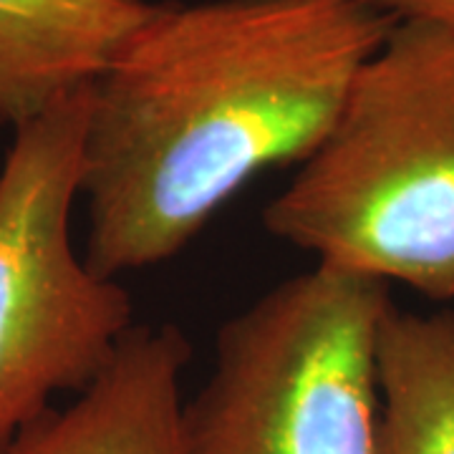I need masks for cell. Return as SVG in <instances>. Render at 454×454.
Wrapping results in <instances>:
<instances>
[{
	"label": "cell",
	"instance_id": "6da1fadb",
	"mask_svg": "<svg viewBox=\"0 0 454 454\" xmlns=\"http://www.w3.org/2000/svg\"><path fill=\"white\" fill-rule=\"evenodd\" d=\"M394 23L358 0L154 3L89 83L83 260L114 280L162 265L303 162Z\"/></svg>",
	"mask_w": 454,
	"mask_h": 454
},
{
	"label": "cell",
	"instance_id": "7a4b0ae2",
	"mask_svg": "<svg viewBox=\"0 0 454 454\" xmlns=\"http://www.w3.org/2000/svg\"><path fill=\"white\" fill-rule=\"evenodd\" d=\"M262 225L316 265L454 301V33L391 26Z\"/></svg>",
	"mask_w": 454,
	"mask_h": 454
},
{
	"label": "cell",
	"instance_id": "3957f363",
	"mask_svg": "<svg viewBox=\"0 0 454 454\" xmlns=\"http://www.w3.org/2000/svg\"><path fill=\"white\" fill-rule=\"evenodd\" d=\"M391 286L313 265L217 331L182 402V454H376V336Z\"/></svg>",
	"mask_w": 454,
	"mask_h": 454
},
{
	"label": "cell",
	"instance_id": "277c9868",
	"mask_svg": "<svg viewBox=\"0 0 454 454\" xmlns=\"http://www.w3.org/2000/svg\"><path fill=\"white\" fill-rule=\"evenodd\" d=\"M89 86L13 129L0 164V450L83 391L134 325L124 286L74 247Z\"/></svg>",
	"mask_w": 454,
	"mask_h": 454
},
{
	"label": "cell",
	"instance_id": "5b68a950",
	"mask_svg": "<svg viewBox=\"0 0 454 454\" xmlns=\"http://www.w3.org/2000/svg\"><path fill=\"white\" fill-rule=\"evenodd\" d=\"M192 346L177 324H134L112 361L0 454H182V376Z\"/></svg>",
	"mask_w": 454,
	"mask_h": 454
},
{
	"label": "cell",
	"instance_id": "8992f818",
	"mask_svg": "<svg viewBox=\"0 0 454 454\" xmlns=\"http://www.w3.org/2000/svg\"><path fill=\"white\" fill-rule=\"evenodd\" d=\"M149 0H0V127L89 86L142 26Z\"/></svg>",
	"mask_w": 454,
	"mask_h": 454
},
{
	"label": "cell",
	"instance_id": "52a82bcc",
	"mask_svg": "<svg viewBox=\"0 0 454 454\" xmlns=\"http://www.w3.org/2000/svg\"><path fill=\"white\" fill-rule=\"evenodd\" d=\"M376 454H454V310L391 306L376 336Z\"/></svg>",
	"mask_w": 454,
	"mask_h": 454
},
{
	"label": "cell",
	"instance_id": "ba28073f",
	"mask_svg": "<svg viewBox=\"0 0 454 454\" xmlns=\"http://www.w3.org/2000/svg\"><path fill=\"white\" fill-rule=\"evenodd\" d=\"M394 20H422L454 33V0H358Z\"/></svg>",
	"mask_w": 454,
	"mask_h": 454
}]
</instances>
